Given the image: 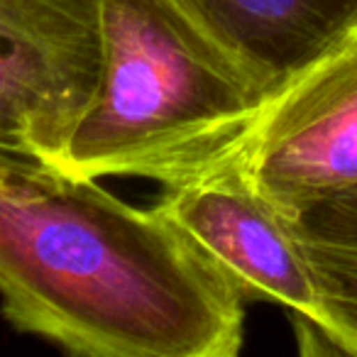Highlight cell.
<instances>
[{
  "mask_svg": "<svg viewBox=\"0 0 357 357\" xmlns=\"http://www.w3.org/2000/svg\"><path fill=\"white\" fill-rule=\"evenodd\" d=\"M284 218V215H282ZM318 294V323L331 350L357 355V189L284 218Z\"/></svg>",
  "mask_w": 357,
  "mask_h": 357,
  "instance_id": "52a82bcc",
  "label": "cell"
},
{
  "mask_svg": "<svg viewBox=\"0 0 357 357\" xmlns=\"http://www.w3.org/2000/svg\"><path fill=\"white\" fill-rule=\"evenodd\" d=\"M264 96L176 0H100V76L59 164L194 181L238 157Z\"/></svg>",
  "mask_w": 357,
  "mask_h": 357,
  "instance_id": "7a4b0ae2",
  "label": "cell"
},
{
  "mask_svg": "<svg viewBox=\"0 0 357 357\" xmlns=\"http://www.w3.org/2000/svg\"><path fill=\"white\" fill-rule=\"evenodd\" d=\"M100 76V0H0V147L59 164Z\"/></svg>",
  "mask_w": 357,
  "mask_h": 357,
  "instance_id": "3957f363",
  "label": "cell"
},
{
  "mask_svg": "<svg viewBox=\"0 0 357 357\" xmlns=\"http://www.w3.org/2000/svg\"><path fill=\"white\" fill-rule=\"evenodd\" d=\"M233 164L284 218L357 189V35L262 105Z\"/></svg>",
  "mask_w": 357,
  "mask_h": 357,
  "instance_id": "277c9868",
  "label": "cell"
},
{
  "mask_svg": "<svg viewBox=\"0 0 357 357\" xmlns=\"http://www.w3.org/2000/svg\"><path fill=\"white\" fill-rule=\"evenodd\" d=\"M243 298L157 208L0 147V308L86 357H233Z\"/></svg>",
  "mask_w": 357,
  "mask_h": 357,
  "instance_id": "6da1fadb",
  "label": "cell"
},
{
  "mask_svg": "<svg viewBox=\"0 0 357 357\" xmlns=\"http://www.w3.org/2000/svg\"><path fill=\"white\" fill-rule=\"evenodd\" d=\"M269 100L357 35V0H176Z\"/></svg>",
  "mask_w": 357,
  "mask_h": 357,
  "instance_id": "8992f818",
  "label": "cell"
},
{
  "mask_svg": "<svg viewBox=\"0 0 357 357\" xmlns=\"http://www.w3.org/2000/svg\"><path fill=\"white\" fill-rule=\"evenodd\" d=\"M157 213L243 301H269L318 323V294L287 220L233 162L194 181L167 186Z\"/></svg>",
  "mask_w": 357,
  "mask_h": 357,
  "instance_id": "5b68a950",
  "label": "cell"
}]
</instances>
